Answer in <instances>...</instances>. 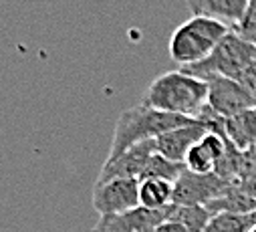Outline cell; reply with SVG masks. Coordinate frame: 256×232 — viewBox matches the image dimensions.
<instances>
[{
    "label": "cell",
    "instance_id": "7402d4cb",
    "mask_svg": "<svg viewBox=\"0 0 256 232\" xmlns=\"http://www.w3.org/2000/svg\"><path fill=\"white\" fill-rule=\"evenodd\" d=\"M254 113H256V107H254Z\"/></svg>",
    "mask_w": 256,
    "mask_h": 232
},
{
    "label": "cell",
    "instance_id": "6da1fadb",
    "mask_svg": "<svg viewBox=\"0 0 256 232\" xmlns=\"http://www.w3.org/2000/svg\"><path fill=\"white\" fill-rule=\"evenodd\" d=\"M140 103L164 113L198 120L208 103V83L184 71H168L152 81Z\"/></svg>",
    "mask_w": 256,
    "mask_h": 232
},
{
    "label": "cell",
    "instance_id": "4fadbf2b",
    "mask_svg": "<svg viewBox=\"0 0 256 232\" xmlns=\"http://www.w3.org/2000/svg\"><path fill=\"white\" fill-rule=\"evenodd\" d=\"M174 204V184L166 180L140 182V206L150 210H164Z\"/></svg>",
    "mask_w": 256,
    "mask_h": 232
},
{
    "label": "cell",
    "instance_id": "30bf717a",
    "mask_svg": "<svg viewBox=\"0 0 256 232\" xmlns=\"http://www.w3.org/2000/svg\"><path fill=\"white\" fill-rule=\"evenodd\" d=\"M206 134H210V126L202 120H196L190 126L178 128V130H172V132L160 136L156 140V150H158V154H162L170 162L184 164L188 152L194 148Z\"/></svg>",
    "mask_w": 256,
    "mask_h": 232
},
{
    "label": "cell",
    "instance_id": "5b68a950",
    "mask_svg": "<svg viewBox=\"0 0 256 232\" xmlns=\"http://www.w3.org/2000/svg\"><path fill=\"white\" fill-rule=\"evenodd\" d=\"M232 188V182L220 178L218 174H194L184 170L174 182V204L180 206H208L222 198Z\"/></svg>",
    "mask_w": 256,
    "mask_h": 232
},
{
    "label": "cell",
    "instance_id": "7c38bea8",
    "mask_svg": "<svg viewBox=\"0 0 256 232\" xmlns=\"http://www.w3.org/2000/svg\"><path fill=\"white\" fill-rule=\"evenodd\" d=\"M224 132L228 140L240 150H248L252 144H256V113L254 109L244 111L236 118H230L224 122Z\"/></svg>",
    "mask_w": 256,
    "mask_h": 232
},
{
    "label": "cell",
    "instance_id": "277c9868",
    "mask_svg": "<svg viewBox=\"0 0 256 232\" xmlns=\"http://www.w3.org/2000/svg\"><path fill=\"white\" fill-rule=\"evenodd\" d=\"M254 61H256V44L248 42L238 32L230 30L204 61L190 67H182L180 71L204 81L212 77L236 79Z\"/></svg>",
    "mask_w": 256,
    "mask_h": 232
},
{
    "label": "cell",
    "instance_id": "d6986e66",
    "mask_svg": "<svg viewBox=\"0 0 256 232\" xmlns=\"http://www.w3.org/2000/svg\"><path fill=\"white\" fill-rule=\"evenodd\" d=\"M254 172H256V144H252L248 150L242 152V178L250 176Z\"/></svg>",
    "mask_w": 256,
    "mask_h": 232
},
{
    "label": "cell",
    "instance_id": "ac0fdd59",
    "mask_svg": "<svg viewBox=\"0 0 256 232\" xmlns=\"http://www.w3.org/2000/svg\"><path fill=\"white\" fill-rule=\"evenodd\" d=\"M234 81L240 83V85H242V87L256 99V61L250 63V65H248V67H246Z\"/></svg>",
    "mask_w": 256,
    "mask_h": 232
},
{
    "label": "cell",
    "instance_id": "ba28073f",
    "mask_svg": "<svg viewBox=\"0 0 256 232\" xmlns=\"http://www.w3.org/2000/svg\"><path fill=\"white\" fill-rule=\"evenodd\" d=\"M156 140L138 144L130 150H125L117 158L105 160L97 182H109V180H121V178H130V180H142V174L156 154Z\"/></svg>",
    "mask_w": 256,
    "mask_h": 232
},
{
    "label": "cell",
    "instance_id": "9a60e30c",
    "mask_svg": "<svg viewBox=\"0 0 256 232\" xmlns=\"http://www.w3.org/2000/svg\"><path fill=\"white\" fill-rule=\"evenodd\" d=\"M186 170L184 164H178V162H170L168 158H164L162 154H154L152 160L148 162L144 174H142V180H166V182H176L180 176H182V172Z\"/></svg>",
    "mask_w": 256,
    "mask_h": 232
},
{
    "label": "cell",
    "instance_id": "2e32d148",
    "mask_svg": "<svg viewBox=\"0 0 256 232\" xmlns=\"http://www.w3.org/2000/svg\"><path fill=\"white\" fill-rule=\"evenodd\" d=\"M256 226V212L250 214H216L204 232H250Z\"/></svg>",
    "mask_w": 256,
    "mask_h": 232
},
{
    "label": "cell",
    "instance_id": "44dd1931",
    "mask_svg": "<svg viewBox=\"0 0 256 232\" xmlns=\"http://www.w3.org/2000/svg\"><path fill=\"white\" fill-rule=\"evenodd\" d=\"M156 232H188V230H186L184 224H180V222H176V220H166V222H162V224L158 226Z\"/></svg>",
    "mask_w": 256,
    "mask_h": 232
},
{
    "label": "cell",
    "instance_id": "ffe728a7",
    "mask_svg": "<svg viewBox=\"0 0 256 232\" xmlns=\"http://www.w3.org/2000/svg\"><path fill=\"white\" fill-rule=\"evenodd\" d=\"M234 186L238 190H242L246 196L256 200V172L250 174V176H246V178H242V180H238V182H234Z\"/></svg>",
    "mask_w": 256,
    "mask_h": 232
},
{
    "label": "cell",
    "instance_id": "8992f818",
    "mask_svg": "<svg viewBox=\"0 0 256 232\" xmlns=\"http://www.w3.org/2000/svg\"><path fill=\"white\" fill-rule=\"evenodd\" d=\"M93 208L99 216H119L140 208V180H109L95 182L91 194Z\"/></svg>",
    "mask_w": 256,
    "mask_h": 232
},
{
    "label": "cell",
    "instance_id": "5bb4252c",
    "mask_svg": "<svg viewBox=\"0 0 256 232\" xmlns=\"http://www.w3.org/2000/svg\"><path fill=\"white\" fill-rule=\"evenodd\" d=\"M214 214L206 206H180L172 204L168 208V220H176L186 226L188 232H204Z\"/></svg>",
    "mask_w": 256,
    "mask_h": 232
},
{
    "label": "cell",
    "instance_id": "52a82bcc",
    "mask_svg": "<svg viewBox=\"0 0 256 232\" xmlns=\"http://www.w3.org/2000/svg\"><path fill=\"white\" fill-rule=\"evenodd\" d=\"M208 83V107L222 120H230L236 115L256 107V99L234 79L212 77Z\"/></svg>",
    "mask_w": 256,
    "mask_h": 232
},
{
    "label": "cell",
    "instance_id": "7a4b0ae2",
    "mask_svg": "<svg viewBox=\"0 0 256 232\" xmlns=\"http://www.w3.org/2000/svg\"><path fill=\"white\" fill-rule=\"evenodd\" d=\"M194 122H196V118H184V115L164 113V111L152 109L144 103H138L130 109H125L117 118L107 160L121 156L125 150H130L138 144L158 140L160 136H164L172 130L190 126Z\"/></svg>",
    "mask_w": 256,
    "mask_h": 232
},
{
    "label": "cell",
    "instance_id": "3957f363",
    "mask_svg": "<svg viewBox=\"0 0 256 232\" xmlns=\"http://www.w3.org/2000/svg\"><path fill=\"white\" fill-rule=\"evenodd\" d=\"M230 32V26L218 18L192 16L182 22L170 38V56L182 67L196 65L218 46V42Z\"/></svg>",
    "mask_w": 256,
    "mask_h": 232
},
{
    "label": "cell",
    "instance_id": "8fae6325",
    "mask_svg": "<svg viewBox=\"0 0 256 232\" xmlns=\"http://www.w3.org/2000/svg\"><path fill=\"white\" fill-rule=\"evenodd\" d=\"M248 0H188L190 10L194 16H210L218 18L232 28L242 20Z\"/></svg>",
    "mask_w": 256,
    "mask_h": 232
},
{
    "label": "cell",
    "instance_id": "e0dca14e",
    "mask_svg": "<svg viewBox=\"0 0 256 232\" xmlns=\"http://www.w3.org/2000/svg\"><path fill=\"white\" fill-rule=\"evenodd\" d=\"M232 30L238 32V34H240L242 38H246L248 42L256 44V0H248L242 20H240Z\"/></svg>",
    "mask_w": 256,
    "mask_h": 232
},
{
    "label": "cell",
    "instance_id": "9c48e42d",
    "mask_svg": "<svg viewBox=\"0 0 256 232\" xmlns=\"http://www.w3.org/2000/svg\"><path fill=\"white\" fill-rule=\"evenodd\" d=\"M168 220V208L150 210L136 208L119 216H101L99 222L91 228V232H156L162 222Z\"/></svg>",
    "mask_w": 256,
    "mask_h": 232
}]
</instances>
